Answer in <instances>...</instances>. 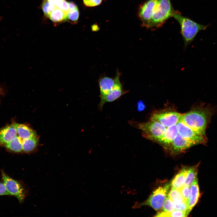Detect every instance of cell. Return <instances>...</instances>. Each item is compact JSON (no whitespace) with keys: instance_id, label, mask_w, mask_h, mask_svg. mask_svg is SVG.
Returning <instances> with one entry per match:
<instances>
[{"instance_id":"obj_1","label":"cell","mask_w":217,"mask_h":217,"mask_svg":"<svg viewBox=\"0 0 217 217\" xmlns=\"http://www.w3.org/2000/svg\"><path fill=\"white\" fill-rule=\"evenodd\" d=\"M211 113L207 108H194L181 114L180 120L197 133L205 136L206 129Z\"/></svg>"},{"instance_id":"obj_2","label":"cell","mask_w":217,"mask_h":217,"mask_svg":"<svg viewBox=\"0 0 217 217\" xmlns=\"http://www.w3.org/2000/svg\"><path fill=\"white\" fill-rule=\"evenodd\" d=\"M172 17L178 22L180 26L181 33L185 47L193 40L199 31L206 30L208 26V25L205 26L198 24L183 16L177 11Z\"/></svg>"},{"instance_id":"obj_3","label":"cell","mask_w":217,"mask_h":217,"mask_svg":"<svg viewBox=\"0 0 217 217\" xmlns=\"http://www.w3.org/2000/svg\"><path fill=\"white\" fill-rule=\"evenodd\" d=\"M170 0H157L149 28H154L161 27L166 20L176 12Z\"/></svg>"},{"instance_id":"obj_4","label":"cell","mask_w":217,"mask_h":217,"mask_svg":"<svg viewBox=\"0 0 217 217\" xmlns=\"http://www.w3.org/2000/svg\"><path fill=\"white\" fill-rule=\"evenodd\" d=\"M170 187V184H167L163 186L159 187L147 200L142 203H136L133 208L136 209L143 206H148L156 211L160 210L162 208Z\"/></svg>"},{"instance_id":"obj_5","label":"cell","mask_w":217,"mask_h":217,"mask_svg":"<svg viewBox=\"0 0 217 217\" xmlns=\"http://www.w3.org/2000/svg\"><path fill=\"white\" fill-rule=\"evenodd\" d=\"M132 123L135 124L133 125H135L136 127L142 131L143 135L145 137L154 141L161 137L166 129L165 127L159 123L150 120L139 123L133 122Z\"/></svg>"},{"instance_id":"obj_6","label":"cell","mask_w":217,"mask_h":217,"mask_svg":"<svg viewBox=\"0 0 217 217\" xmlns=\"http://www.w3.org/2000/svg\"><path fill=\"white\" fill-rule=\"evenodd\" d=\"M2 177L6 189L10 194L16 197L20 203H22L27 197V190L23 184L14 179L2 171Z\"/></svg>"},{"instance_id":"obj_7","label":"cell","mask_w":217,"mask_h":217,"mask_svg":"<svg viewBox=\"0 0 217 217\" xmlns=\"http://www.w3.org/2000/svg\"><path fill=\"white\" fill-rule=\"evenodd\" d=\"M181 115V114L175 111L157 112L152 115L150 120L158 122L167 128L176 125Z\"/></svg>"},{"instance_id":"obj_8","label":"cell","mask_w":217,"mask_h":217,"mask_svg":"<svg viewBox=\"0 0 217 217\" xmlns=\"http://www.w3.org/2000/svg\"><path fill=\"white\" fill-rule=\"evenodd\" d=\"M176 125L178 134L194 145L203 144L206 142L205 136L197 133L181 120Z\"/></svg>"},{"instance_id":"obj_9","label":"cell","mask_w":217,"mask_h":217,"mask_svg":"<svg viewBox=\"0 0 217 217\" xmlns=\"http://www.w3.org/2000/svg\"><path fill=\"white\" fill-rule=\"evenodd\" d=\"M157 0H147L140 7L138 16L143 27L149 28Z\"/></svg>"},{"instance_id":"obj_10","label":"cell","mask_w":217,"mask_h":217,"mask_svg":"<svg viewBox=\"0 0 217 217\" xmlns=\"http://www.w3.org/2000/svg\"><path fill=\"white\" fill-rule=\"evenodd\" d=\"M120 76V74L117 70L115 77L114 78L115 85L113 88L100 101L99 106L101 110L102 109L105 103L114 101L124 94V91L119 79Z\"/></svg>"},{"instance_id":"obj_11","label":"cell","mask_w":217,"mask_h":217,"mask_svg":"<svg viewBox=\"0 0 217 217\" xmlns=\"http://www.w3.org/2000/svg\"><path fill=\"white\" fill-rule=\"evenodd\" d=\"M178 134L176 125H174L167 128L163 134L155 141L165 148L170 149L173 141Z\"/></svg>"},{"instance_id":"obj_12","label":"cell","mask_w":217,"mask_h":217,"mask_svg":"<svg viewBox=\"0 0 217 217\" xmlns=\"http://www.w3.org/2000/svg\"><path fill=\"white\" fill-rule=\"evenodd\" d=\"M195 145L178 134L173 141L170 148L171 153L176 154L183 152Z\"/></svg>"},{"instance_id":"obj_13","label":"cell","mask_w":217,"mask_h":217,"mask_svg":"<svg viewBox=\"0 0 217 217\" xmlns=\"http://www.w3.org/2000/svg\"><path fill=\"white\" fill-rule=\"evenodd\" d=\"M15 123L7 126L0 130V143L5 145L17 136Z\"/></svg>"},{"instance_id":"obj_14","label":"cell","mask_w":217,"mask_h":217,"mask_svg":"<svg viewBox=\"0 0 217 217\" xmlns=\"http://www.w3.org/2000/svg\"><path fill=\"white\" fill-rule=\"evenodd\" d=\"M190 188V194L187 202L188 206L187 209L186 211L187 216L197 202L200 196L197 178L194 180L191 185Z\"/></svg>"},{"instance_id":"obj_15","label":"cell","mask_w":217,"mask_h":217,"mask_svg":"<svg viewBox=\"0 0 217 217\" xmlns=\"http://www.w3.org/2000/svg\"><path fill=\"white\" fill-rule=\"evenodd\" d=\"M115 85V78L105 76L99 79L100 101L102 100L105 96L113 89Z\"/></svg>"},{"instance_id":"obj_16","label":"cell","mask_w":217,"mask_h":217,"mask_svg":"<svg viewBox=\"0 0 217 217\" xmlns=\"http://www.w3.org/2000/svg\"><path fill=\"white\" fill-rule=\"evenodd\" d=\"M15 125L17 134L22 140L37 136L35 132L28 126L17 123Z\"/></svg>"},{"instance_id":"obj_17","label":"cell","mask_w":217,"mask_h":217,"mask_svg":"<svg viewBox=\"0 0 217 217\" xmlns=\"http://www.w3.org/2000/svg\"><path fill=\"white\" fill-rule=\"evenodd\" d=\"M187 169L184 168L175 176L170 184L171 188L180 189L184 185Z\"/></svg>"},{"instance_id":"obj_18","label":"cell","mask_w":217,"mask_h":217,"mask_svg":"<svg viewBox=\"0 0 217 217\" xmlns=\"http://www.w3.org/2000/svg\"><path fill=\"white\" fill-rule=\"evenodd\" d=\"M38 141L37 136L22 140L23 152L29 153L33 152L37 146Z\"/></svg>"},{"instance_id":"obj_19","label":"cell","mask_w":217,"mask_h":217,"mask_svg":"<svg viewBox=\"0 0 217 217\" xmlns=\"http://www.w3.org/2000/svg\"><path fill=\"white\" fill-rule=\"evenodd\" d=\"M22 141L19 136H17L4 146L7 149L12 152L17 153H21L23 152Z\"/></svg>"},{"instance_id":"obj_20","label":"cell","mask_w":217,"mask_h":217,"mask_svg":"<svg viewBox=\"0 0 217 217\" xmlns=\"http://www.w3.org/2000/svg\"><path fill=\"white\" fill-rule=\"evenodd\" d=\"M167 196L174 202L175 205L186 202L179 189L171 188L169 191Z\"/></svg>"},{"instance_id":"obj_21","label":"cell","mask_w":217,"mask_h":217,"mask_svg":"<svg viewBox=\"0 0 217 217\" xmlns=\"http://www.w3.org/2000/svg\"><path fill=\"white\" fill-rule=\"evenodd\" d=\"M67 14L55 6L49 17L54 22H60L67 19Z\"/></svg>"},{"instance_id":"obj_22","label":"cell","mask_w":217,"mask_h":217,"mask_svg":"<svg viewBox=\"0 0 217 217\" xmlns=\"http://www.w3.org/2000/svg\"><path fill=\"white\" fill-rule=\"evenodd\" d=\"M197 178V171L196 167H192L187 168V175L184 185L190 187Z\"/></svg>"},{"instance_id":"obj_23","label":"cell","mask_w":217,"mask_h":217,"mask_svg":"<svg viewBox=\"0 0 217 217\" xmlns=\"http://www.w3.org/2000/svg\"><path fill=\"white\" fill-rule=\"evenodd\" d=\"M155 216L181 217L187 216L186 215V212L175 210L170 212L162 211L157 213Z\"/></svg>"},{"instance_id":"obj_24","label":"cell","mask_w":217,"mask_h":217,"mask_svg":"<svg viewBox=\"0 0 217 217\" xmlns=\"http://www.w3.org/2000/svg\"><path fill=\"white\" fill-rule=\"evenodd\" d=\"M55 7V5L48 0H43L42 4V8L45 15L47 17Z\"/></svg>"},{"instance_id":"obj_25","label":"cell","mask_w":217,"mask_h":217,"mask_svg":"<svg viewBox=\"0 0 217 217\" xmlns=\"http://www.w3.org/2000/svg\"><path fill=\"white\" fill-rule=\"evenodd\" d=\"M162 208L163 211L171 212L175 210L176 205L174 202L167 196L164 202Z\"/></svg>"},{"instance_id":"obj_26","label":"cell","mask_w":217,"mask_h":217,"mask_svg":"<svg viewBox=\"0 0 217 217\" xmlns=\"http://www.w3.org/2000/svg\"><path fill=\"white\" fill-rule=\"evenodd\" d=\"M55 5L67 14L69 11V3L64 0H59Z\"/></svg>"},{"instance_id":"obj_27","label":"cell","mask_w":217,"mask_h":217,"mask_svg":"<svg viewBox=\"0 0 217 217\" xmlns=\"http://www.w3.org/2000/svg\"><path fill=\"white\" fill-rule=\"evenodd\" d=\"M79 13L78 9L69 11L67 14V19L73 21H77L79 18Z\"/></svg>"},{"instance_id":"obj_28","label":"cell","mask_w":217,"mask_h":217,"mask_svg":"<svg viewBox=\"0 0 217 217\" xmlns=\"http://www.w3.org/2000/svg\"><path fill=\"white\" fill-rule=\"evenodd\" d=\"M180 190L184 198L187 202L190 194V187L184 185L180 189Z\"/></svg>"},{"instance_id":"obj_29","label":"cell","mask_w":217,"mask_h":217,"mask_svg":"<svg viewBox=\"0 0 217 217\" xmlns=\"http://www.w3.org/2000/svg\"><path fill=\"white\" fill-rule=\"evenodd\" d=\"M102 0H83L84 5L88 7H94L99 5Z\"/></svg>"},{"instance_id":"obj_30","label":"cell","mask_w":217,"mask_h":217,"mask_svg":"<svg viewBox=\"0 0 217 217\" xmlns=\"http://www.w3.org/2000/svg\"><path fill=\"white\" fill-rule=\"evenodd\" d=\"M188 208L186 202H184L181 204L176 205L175 210L186 212Z\"/></svg>"},{"instance_id":"obj_31","label":"cell","mask_w":217,"mask_h":217,"mask_svg":"<svg viewBox=\"0 0 217 217\" xmlns=\"http://www.w3.org/2000/svg\"><path fill=\"white\" fill-rule=\"evenodd\" d=\"M10 195L3 183L0 182V196Z\"/></svg>"},{"instance_id":"obj_32","label":"cell","mask_w":217,"mask_h":217,"mask_svg":"<svg viewBox=\"0 0 217 217\" xmlns=\"http://www.w3.org/2000/svg\"><path fill=\"white\" fill-rule=\"evenodd\" d=\"M145 106L144 104L142 101H139L137 103V108L139 111L143 110L145 108Z\"/></svg>"},{"instance_id":"obj_33","label":"cell","mask_w":217,"mask_h":217,"mask_svg":"<svg viewBox=\"0 0 217 217\" xmlns=\"http://www.w3.org/2000/svg\"><path fill=\"white\" fill-rule=\"evenodd\" d=\"M69 11L78 8L77 5L73 2H70L69 3Z\"/></svg>"},{"instance_id":"obj_34","label":"cell","mask_w":217,"mask_h":217,"mask_svg":"<svg viewBox=\"0 0 217 217\" xmlns=\"http://www.w3.org/2000/svg\"><path fill=\"white\" fill-rule=\"evenodd\" d=\"M49 1L53 3L54 5H55L56 3L59 0H48Z\"/></svg>"},{"instance_id":"obj_35","label":"cell","mask_w":217,"mask_h":217,"mask_svg":"<svg viewBox=\"0 0 217 217\" xmlns=\"http://www.w3.org/2000/svg\"><path fill=\"white\" fill-rule=\"evenodd\" d=\"M92 30H93V31H96L97 30V29H98V27H97L96 25H94L93 27H92Z\"/></svg>"},{"instance_id":"obj_36","label":"cell","mask_w":217,"mask_h":217,"mask_svg":"<svg viewBox=\"0 0 217 217\" xmlns=\"http://www.w3.org/2000/svg\"></svg>"}]
</instances>
